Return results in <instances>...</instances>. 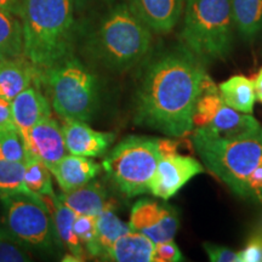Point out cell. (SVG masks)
Here are the masks:
<instances>
[{
  "instance_id": "obj_36",
  "label": "cell",
  "mask_w": 262,
  "mask_h": 262,
  "mask_svg": "<svg viewBox=\"0 0 262 262\" xmlns=\"http://www.w3.org/2000/svg\"><path fill=\"white\" fill-rule=\"evenodd\" d=\"M158 145H159V150L162 157L175 155L176 149H178V145H176L175 141L172 140L158 139Z\"/></svg>"
},
{
  "instance_id": "obj_14",
  "label": "cell",
  "mask_w": 262,
  "mask_h": 262,
  "mask_svg": "<svg viewBox=\"0 0 262 262\" xmlns=\"http://www.w3.org/2000/svg\"><path fill=\"white\" fill-rule=\"evenodd\" d=\"M41 70L27 57L19 56L0 60V96L12 101L32 85H40Z\"/></svg>"
},
{
  "instance_id": "obj_29",
  "label": "cell",
  "mask_w": 262,
  "mask_h": 262,
  "mask_svg": "<svg viewBox=\"0 0 262 262\" xmlns=\"http://www.w3.org/2000/svg\"><path fill=\"white\" fill-rule=\"evenodd\" d=\"M222 103H224V100L221 98L219 90L203 91L195 104L194 116H193L194 126L208 125Z\"/></svg>"
},
{
  "instance_id": "obj_34",
  "label": "cell",
  "mask_w": 262,
  "mask_h": 262,
  "mask_svg": "<svg viewBox=\"0 0 262 262\" xmlns=\"http://www.w3.org/2000/svg\"><path fill=\"white\" fill-rule=\"evenodd\" d=\"M17 129L14 122V116H12L11 101L0 96V131Z\"/></svg>"
},
{
  "instance_id": "obj_10",
  "label": "cell",
  "mask_w": 262,
  "mask_h": 262,
  "mask_svg": "<svg viewBox=\"0 0 262 262\" xmlns=\"http://www.w3.org/2000/svg\"><path fill=\"white\" fill-rule=\"evenodd\" d=\"M204 171V166L193 157L180 156L178 153L164 156L160 158L150 182L149 193L168 201L193 178Z\"/></svg>"
},
{
  "instance_id": "obj_32",
  "label": "cell",
  "mask_w": 262,
  "mask_h": 262,
  "mask_svg": "<svg viewBox=\"0 0 262 262\" xmlns=\"http://www.w3.org/2000/svg\"><path fill=\"white\" fill-rule=\"evenodd\" d=\"M206 255L211 262H239L238 251L232 250L228 247L212 243L203 244Z\"/></svg>"
},
{
  "instance_id": "obj_6",
  "label": "cell",
  "mask_w": 262,
  "mask_h": 262,
  "mask_svg": "<svg viewBox=\"0 0 262 262\" xmlns=\"http://www.w3.org/2000/svg\"><path fill=\"white\" fill-rule=\"evenodd\" d=\"M40 86L50 101L52 111L63 122L93 120L100 103L98 80L77 57L72 56L41 71Z\"/></svg>"
},
{
  "instance_id": "obj_26",
  "label": "cell",
  "mask_w": 262,
  "mask_h": 262,
  "mask_svg": "<svg viewBox=\"0 0 262 262\" xmlns=\"http://www.w3.org/2000/svg\"><path fill=\"white\" fill-rule=\"evenodd\" d=\"M25 185L29 192L40 198L55 194L54 188H52L50 169L40 160L32 158V157H29V159L26 162Z\"/></svg>"
},
{
  "instance_id": "obj_35",
  "label": "cell",
  "mask_w": 262,
  "mask_h": 262,
  "mask_svg": "<svg viewBox=\"0 0 262 262\" xmlns=\"http://www.w3.org/2000/svg\"><path fill=\"white\" fill-rule=\"evenodd\" d=\"M24 0H0V10L19 17Z\"/></svg>"
},
{
  "instance_id": "obj_5",
  "label": "cell",
  "mask_w": 262,
  "mask_h": 262,
  "mask_svg": "<svg viewBox=\"0 0 262 262\" xmlns=\"http://www.w3.org/2000/svg\"><path fill=\"white\" fill-rule=\"evenodd\" d=\"M180 38L205 66L226 60L233 48L231 0H185Z\"/></svg>"
},
{
  "instance_id": "obj_13",
  "label": "cell",
  "mask_w": 262,
  "mask_h": 262,
  "mask_svg": "<svg viewBox=\"0 0 262 262\" xmlns=\"http://www.w3.org/2000/svg\"><path fill=\"white\" fill-rule=\"evenodd\" d=\"M126 4L150 31L166 34L181 19L185 0H127Z\"/></svg>"
},
{
  "instance_id": "obj_18",
  "label": "cell",
  "mask_w": 262,
  "mask_h": 262,
  "mask_svg": "<svg viewBox=\"0 0 262 262\" xmlns=\"http://www.w3.org/2000/svg\"><path fill=\"white\" fill-rule=\"evenodd\" d=\"M58 198L77 215L97 216L112 203L101 183L90 181L70 192H62Z\"/></svg>"
},
{
  "instance_id": "obj_38",
  "label": "cell",
  "mask_w": 262,
  "mask_h": 262,
  "mask_svg": "<svg viewBox=\"0 0 262 262\" xmlns=\"http://www.w3.org/2000/svg\"><path fill=\"white\" fill-rule=\"evenodd\" d=\"M89 0H74V6L78 9H81L84 5H86V3Z\"/></svg>"
},
{
  "instance_id": "obj_25",
  "label": "cell",
  "mask_w": 262,
  "mask_h": 262,
  "mask_svg": "<svg viewBox=\"0 0 262 262\" xmlns=\"http://www.w3.org/2000/svg\"><path fill=\"white\" fill-rule=\"evenodd\" d=\"M25 162L0 160V198L15 194H28L35 198L25 185Z\"/></svg>"
},
{
  "instance_id": "obj_3",
  "label": "cell",
  "mask_w": 262,
  "mask_h": 262,
  "mask_svg": "<svg viewBox=\"0 0 262 262\" xmlns=\"http://www.w3.org/2000/svg\"><path fill=\"white\" fill-rule=\"evenodd\" d=\"M25 56L44 71L73 56L74 0H24Z\"/></svg>"
},
{
  "instance_id": "obj_12",
  "label": "cell",
  "mask_w": 262,
  "mask_h": 262,
  "mask_svg": "<svg viewBox=\"0 0 262 262\" xmlns=\"http://www.w3.org/2000/svg\"><path fill=\"white\" fill-rule=\"evenodd\" d=\"M62 131L68 152L89 158L103 156L116 140L114 134L94 130L88 123L78 120H64Z\"/></svg>"
},
{
  "instance_id": "obj_11",
  "label": "cell",
  "mask_w": 262,
  "mask_h": 262,
  "mask_svg": "<svg viewBox=\"0 0 262 262\" xmlns=\"http://www.w3.org/2000/svg\"><path fill=\"white\" fill-rule=\"evenodd\" d=\"M21 135L28 156L44 163L50 171L67 156L62 125L52 116L42 118Z\"/></svg>"
},
{
  "instance_id": "obj_2",
  "label": "cell",
  "mask_w": 262,
  "mask_h": 262,
  "mask_svg": "<svg viewBox=\"0 0 262 262\" xmlns=\"http://www.w3.org/2000/svg\"><path fill=\"white\" fill-rule=\"evenodd\" d=\"M192 140L206 169L239 198L262 204V125L229 137L199 126Z\"/></svg>"
},
{
  "instance_id": "obj_31",
  "label": "cell",
  "mask_w": 262,
  "mask_h": 262,
  "mask_svg": "<svg viewBox=\"0 0 262 262\" xmlns=\"http://www.w3.org/2000/svg\"><path fill=\"white\" fill-rule=\"evenodd\" d=\"M183 260H185L183 255L173 239L156 244L155 256H153L155 262H179Z\"/></svg>"
},
{
  "instance_id": "obj_1",
  "label": "cell",
  "mask_w": 262,
  "mask_h": 262,
  "mask_svg": "<svg viewBox=\"0 0 262 262\" xmlns=\"http://www.w3.org/2000/svg\"><path fill=\"white\" fill-rule=\"evenodd\" d=\"M205 67L182 42L160 52L146 67L136 90L137 125L171 137L191 133L196 101L208 77Z\"/></svg>"
},
{
  "instance_id": "obj_21",
  "label": "cell",
  "mask_w": 262,
  "mask_h": 262,
  "mask_svg": "<svg viewBox=\"0 0 262 262\" xmlns=\"http://www.w3.org/2000/svg\"><path fill=\"white\" fill-rule=\"evenodd\" d=\"M206 126L219 135L229 137L256 130L261 124L251 114L238 112L224 102Z\"/></svg>"
},
{
  "instance_id": "obj_23",
  "label": "cell",
  "mask_w": 262,
  "mask_h": 262,
  "mask_svg": "<svg viewBox=\"0 0 262 262\" xmlns=\"http://www.w3.org/2000/svg\"><path fill=\"white\" fill-rule=\"evenodd\" d=\"M235 29L247 40L262 33V0H231Z\"/></svg>"
},
{
  "instance_id": "obj_37",
  "label": "cell",
  "mask_w": 262,
  "mask_h": 262,
  "mask_svg": "<svg viewBox=\"0 0 262 262\" xmlns=\"http://www.w3.org/2000/svg\"><path fill=\"white\" fill-rule=\"evenodd\" d=\"M253 81L255 86V93H256V100H258L262 103V67L257 72V74L255 75Z\"/></svg>"
},
{
  "instance_id": "obj_30",
  "label": "cell",
  "mask_w": 262,
  "mask_h": 262,
  "mask_svg": "<svg viewBox=\"0 0 262 262\" xmlns=\"http://www.w3.org/2000/svg\"><path fill=\"white\" fill-rule=\"evenodd\" d=\"M74 232L86 253L90 255L96 241V216L77 215L73 224Z\"/></svg>"
},
{
  "instance_id": "obj_22",
  "label": "cell",
  "mask_w": 262,
  "mask_h": 262,
  "mask_svg": "<svg viewBox=\"0 0 262 262\" xmlns=\"http://www.w3.org/2000/svg\"><path fill=\"white\" fill-rule=\"evenodd\" d=\"M224 102L238 112L251 114L256 102L254 81L244 75H233L219 85Z\"/></svg>"
},
{
  "instance_id": "obj_28",
  "label": "cell",
  "mask_w": 262,
  "mask_h": 262,
  "mask_svg": "<svg viewBox=\"0 0 262 262\" xmlns=\"http://www.w3.org/2000/svg\"><path fill=\"white\" fill-rule=\"evenodd\" d=\"M29 156L18 129L0 131V160L27 162Z\"/></svg>"
},
{
  "instance_id": "obj_20",
  "label": "cell",
  "mask_w": 262,
  "mask_h": 262,
  "mask_svg": "<svg viewBox=\"0 0 262 262\" xmlns=\"http://www.w3.org/2000/svg\"><path fill=\"white\" fill-rule=\"evenodd\" d=\"M129 224H125L116 212V205L112 202L100 215L96 216V241L90 255L104 260L108 251L118 238L130 231Z\"/></svg>"
},
{
  "instance_id": "obj_8",
  "label": "cell",
  "mask_w": 262,
  "mask_h": 262,
  "mask_svg": "<svg viewBox=\"0 0 262 262\" xmlns=\"http://www.w3.org/2000/svg\"><path fill=\"white\" fill-rule=\"evenodd\" d=\"M3 225L31 250L50 253L58 242L50 209L44 198L15 194L0 198Z\"/></svg>"
},
{
  "instance_id": "obj_15",
  "label": "cell",
  "mask_w": 262,
  "mask_h": 262,
  "mask_svg": "<svg viewBox=\"0 0 262 262\" xmlns=\"http://www.w3.org/2000/svg\"><path fill=\"white\" fill-rule=\"evenodd\" d=\"M12 116L19 133H26L42 118L52 116L50 101L40 85L34 84L11 101Z\"/></svg>"
},
{
  "instance_id": "obj_9",
  "label": "cell",
  "mask_w": 262,
  "mask_h": 262,
  "mask_svg": "<svg viewBox=\"0 0 262 262\" xmlns=\"http://www.w3.org/2000/svg\"><path fill=\"white\" fill-rule=\"evenodd\" d=\"M129 226L155 243L171 241L178 233L179 215L175 208L152 199H140L133 205Z\"/></svg>"
},
{
  "instance_id": "obj_27",
  "label": "cell",
  "mask_w": 262,
  "mask_h": 262,
  "mask_svg": "<svg viewBox=\"0 0 262 262\" xmlns=\"http://www.w3.org/2000/svg\"><path fill=\"white\" fill-rule=\"evenodd\" d=\"M32 261L31 249L0 225V262Z\"/></svg>"
},
{
  "instance_id": "obj_24",
  "label": "cell",
  "mask_w": 262,
  "mask_h": 262,
  "mask_svg": "<svg viewBox=\"0 0 262 262\" xmlns=\"http://www.w3.org/2000/svg\"><path fill=\"white\" fill-rule=\"evenodd\" d=\"M21 19L0 10V60L24 56Z\"/></svg>"
},
{
  "instance_id": "obj_7",
  "label": "cell",
  "mask_w": 262,
  "mask_h": 262,
  "mask_svg": "<svg viewBox=\"0 0 262 262\" xmlns=\"http://www.w3.org/2000/svg\"><path fill=\"white\" fill-rule=\"evenodd\" d=\"M160 158L158 139L127 136L106 156L102 168L119 192L134 198L149 193Z\"/></svg>"
},
{
  "instance_id": "obj_16",
  "label": "cell",
  "mask_w": 262,
  "mask_h": 262,
  "mask_svg": "<svg viewBox=\"0 0 262 262\" xmlns=\"http://www.w3.org/2000/svg\"><path fill=\"white\" fill-rule=\"evenodd\" d=\"M101 165L89 157L66 156L51 170L62 192H70L86 185L96 178Z\"/></svg>"
},
{
  "instance_id": "obj_4",
  "label": "cell",
  "mask_w": 262,
  "mask_h": 262,
  "mask_svg": "<svg viewBox=\"0 0 262 262\" xmlns=\"http://www.w3.org/2000/svg\"><path fill=\"white\" fill-rule=\"evenodd\" d=\"M152 45V31L131 11L117 4L98 22L86 42L91 60L114 73H123L145 58Z\"/></svg>"
},
{
  "instance_id": "obj_19",
  "label": "cell",
  "mask_w": 262,
  "mask_h": 262,
  "mask_svg": "<svg viewBox=\"0 0 262 262\" xmlns=\"http://www.w3.org/2000/svg\"><path fill=\"white\" fill-rule=\"evenodd\" d=\"M156 243L147 235L130 229L108 251L104 260L116 262H153Z\"/></svg>"
},
{
  "instance_id": "obj_17",
  "label": "cell",
  "mask_w": 262,
  "mask_h": 262,
  "mask_svg": "<svg viewBox=\"0 0 262 262\" xmlns=\"http://www.w3.org/2000/svg\"><path fill=\"white\" fill-rule=\"evenodd\" d=\"M44 201L47 202V205L51 211L60 244L63 245L68 254L77 257L78 261H84L85 249L75 234L73 227L77 214L71 208H68L63 202H61V199L56 194L44 196Z\"/></svg>"
},
{
  "instance_id": "obj_33",
  "label": "cell",
  "mask_w": 262,
  "mask_h": 262,
  "mask_svg": "<svg viewBox=\"0 0 262 262\" xmlns=\"http://www.w3.org/2000/svg\"><path fill=\"white\" fill-rule=\"evenodd\" d=\"M239 262H262V237L250 238L243 250L238 251Z\"/></svg>"
}]
</instances>
